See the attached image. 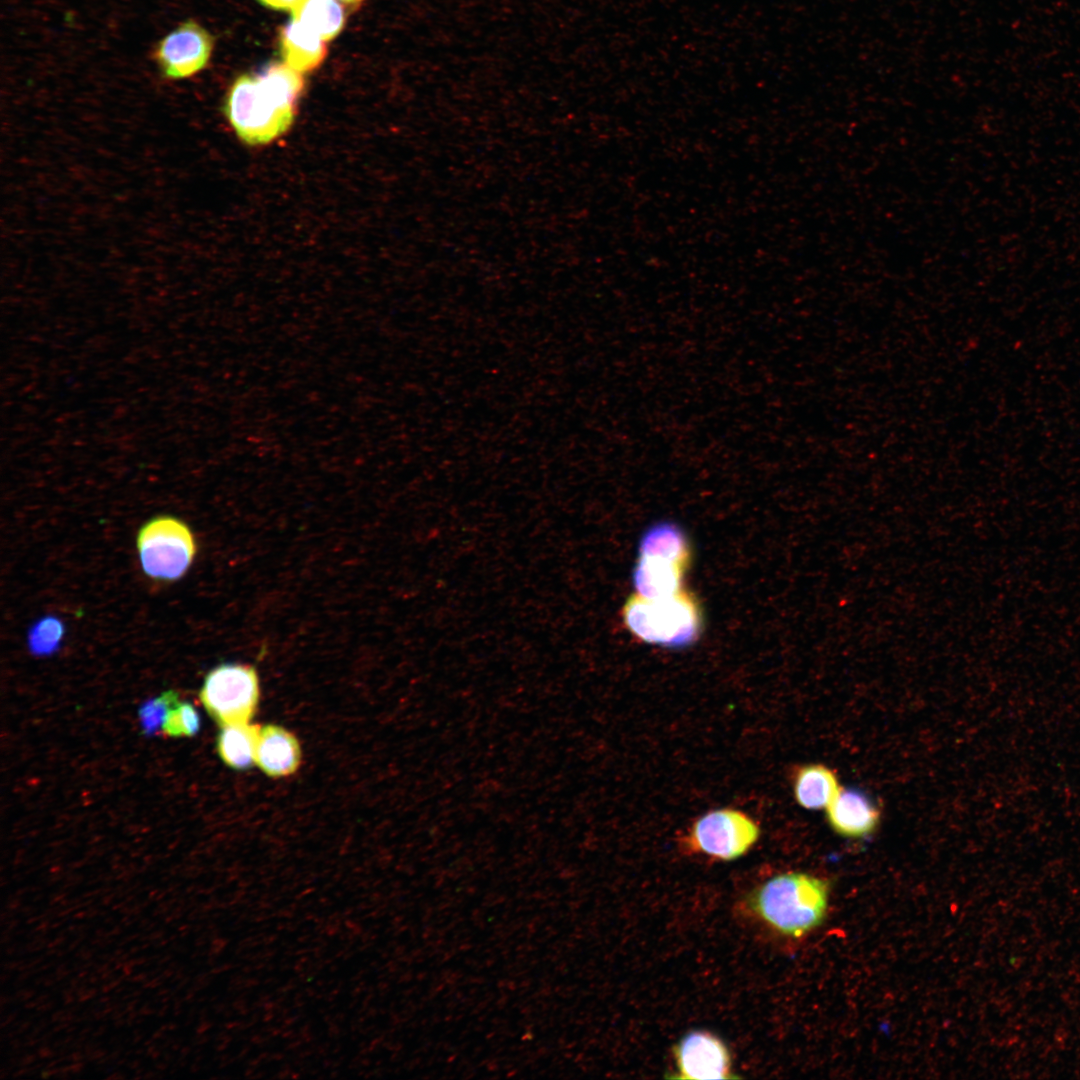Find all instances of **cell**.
Listing matches in <instances>:
<instances>
[{
    "label": "cell",
    "mask_w": 1080,
    "mask_h": 1080,
    "mask_svg": "<svg viewBox=\"0 0 1080 1080\" xmlns=\"http://www.w3.org/2000/svg\"><path fill=\"white\" fill-rule=\"evenodd\" d=\"M760 828L745 812L733 808L711 810L697 818L679 837L687 853L732 861L745 855L758 841Z\"/></svg>",
    "instance_id": "4"
},
{
    "label": "cell",
    "mask_w": 1080,
    "mask_h": 1080,
    "mask_svg": "<svg viewBox=\"0 0 1080 1080\" xmlns=\"http://www.w3.org/2000/svg\"><path fill=\"white\" fill-rule=\"evenodd\" d=\"M790 778L795 801L807 810L826 808L841 789L837 775L823 764L798 765Z\"/></svg>",
    "instance_id": "11"
},
{
    "label": "cell",
    "mask_w": 1080,
    "mask_h": 1080,
    "mask_svg": "<svg viewBox=\"0 0 1080 1080\" xmlns=\"http://www.w3.org/2000/svg\"><path fill=\"white\" fill-rule=\"evenodd\" d=\"M338 1L343 2L345 4H350L351 5V4H357V3L361 2L362 0H338Z\"/></svg>",
    "instance_id": "21"
},
{
    "label": "cell",
    "mask_w": 1080,
    "mask_h": 1080,
    "mask_svg": "<svg viewBox=\"0 0 1080 1080\" xmlns=\"http://www.w3.org/2000/svg\"><path fill=\"white\" fill-rule=\"evenodd\" d=\"M686 564L663 556L640 554L633 574V582L639 595L660 598L678 593Z\"/></svg>",
    "instance_id": "13"
},
{
    "label": "cell",
    "mask_w": 1080,
    "mask_h": 1080,
    "mask_svg": "<svg viewBox=\"0 0 1080 1080\" xmlns=\"http://www.w3.org/2000/svg\"><path fill=\"white\" fill-rule=\"evenodd\" d=\"M830 886L826 879L803 873L779 874L751 896L755 913L779 933L794 938L819 927L828 911Z\"/></svg>",
    "instance_id": "2"
},
{
    "label": "cell",
    "mask_w": 1080,
    "mask_h": 1080,
    "mask_svg": "<svg viewBox=\"0 0 1080 1080\" xmlns=\"http://www.w3.org/2000/svg\"><path fill=\"white\" fill-rule=\"evenodd\" d=\"M260 696L259 679L254 667L245 664H221L205 677L200 700L210 716L221 726L249 722Z\"/></svg>",
    "instance_id": "6"
},
{
    "label": "cell",
    "mask_w": 1080,
    "mask_h": 1080,
    "mask_svg": "<svg viewBox=\"0 0 1080 1080\" xmlns=\"http://www.w3.org/2000/svg\"><path fill=\"white\" fill-rule=\"evenodd\" d=\"M179 696L173 691H165L142 704L138 710L139 721L144 735H153L160 728L172 707L178 704Z\"/></svg>",
    "instance_id": "18"
},
{
    "label": "cell",
    "mask_w": 1080,
    "mask_h": 1080,
    "mask_svg": "<svg viewBox=\"0 0 1080 1080\" xmlns=\"http://www.w3.org/2000/svg\"><path fill=\"white\" fill-rule=\"evenodd\" d=\"M213 35L194 19L179 23L152 48V61L168 81L189 79L203 71L214 50Z\"/></svg>",
    "instance_id": "7"
},
{
    "label": "cell",
    "mask_w": 1080,
    "mask_h": 1080,
    "mask_svg": "<svg viewBox=\"0 0 1080 1080\" xmlns=\"http://www.w3.org/2000/svg\"><path fill=\"white\" fill-rule=\"evenodd\" d=\"M279 47L284 62L301 73L317 68L327 54L325 41L292 19L281 28Z\"/></svg>",
    "instance_id": "12"
},
{
    "label": "cell",
    "mask_w": 1080,
    "mask_h": 1080,
    "mask_svg": "<svg viewBox=\"0 0 1080 1080\" xmlns=\"http://www.w3.org/2000/svg\"><path fill=\"white\" fill-rule=\"evenodd\" d=\"M137 549L146 575L157 580L175 581L190 567L196 543L185 523L171 516H159L139 530Z\"/></svg>",
    "instance_id": "5"
},
{
    "label": "cell",
    "mask_w": 1080,
    "mask_h": 1080,
    "mask_svg": "<svg viewBox=\"0 0 1080 1080\" xmlns=\"http://www.w3.org/2000/svg\"><path fill=\"white\" fill-rule=\"evenodd\" d=\"M826 809V820L841 837L866 838L879 826L881 812L878 804L858 788H841Z\"/></svg>",
    "instance_id": "9"
},
{
    "label": "cell",
    "mask_w": 1080,
    "mask_h": 1080,
    "mask_svg": "<svg viewBox=\"0 0 1080 1080\" xmlns=\"http://www.w3.org/2000/svg\"><path fill=\"white\" fill-rule=\"evenodd\" d=\"M199 729V714L188 702H179L172 707L162 726L163 733L170 737H191Z\"/></svg>",
    "instance_id": "19"
},
{
    "label": "cell",
    "mask_w": 1080,
    "mask_h": 1080,
    "mask_svg": "<svg viewBox=\"0 0 1080 1080\" xmlns=\"http://www.w3.org/2000/svg\"><path fill=\"white\" fill-rule=\"evenodd\" d=\"M675 1060L681 1079H726L731 1061L724 1043L706 1031L686 1034L675 1047Z\"/></svg>",
    "instance_id": "8"
},
{
    "label": "cell",
    "mask_w": 1080,
    "mask_h": 1080,
    "mask_svg": "<svg viewBox=\"0 0 1080 1080\" xmlns=\"http://www.w3.org/2000/svg\"><path fill=\"white\" fill-rule=\"evenodd\" d=\"M291 19L324 41L335 38L345 24L344 10L337 0H298L291 9Z\"/></svg>",
    "instance_id": "15"
},
{
    "label": "cell",
    "mask_w": 1080,
    "mask_h": 1080,
    "mask_svg": "<svg viewBox=\"0 0 1080 1080\" xmlns=\"http://www.w3.org/2000/svg\"><path fill=\"white\" fill-rule=\"evenodd\" d=\"M641 554L658 555L687 563L688 548L681 532L672 526L661 525L647 532L641 541Z\"/></svg>",
    "instance_id": "16"
},
{
    "label": "cell",
    "mask_w": 1080,
    "mask_h": 1080,
    "mask_svg": "<svg viewBox=\"0 0 1080 1080\" xmlns=\"http://www.w3.org/2000/svg\"><path fill=\"white\" fill-rule=\"evenodd\" d=\"M301 762V748L296 737L285 728L267 724L259 729L255 764L270 777L293 774Z\"/></svg>",
    "instance_id": "10"
},
{
    "label": "cell",
    "mask_w": 1080,
    "mask_h": 1080,
    "mask_svg": "<svg viewBox=\"0 0 1080 1080\" xmlns=\"http://www.w3.org/2000/svg\"><path fill=\"white\" fill-rule=\"evenodd\" d=\"M260 727L249 722L222 726L216 748L223 762L237 770L250 768L255 763V751Z\"/></svg>",
    "instance_id": "14"
},
{
    "label": "cell",
    "mask_w": 1080,
    "mask_h": 1080,
    "mask_svg": "<svg viewBox=\"0 0 1080 1080\" xmlns=\"http://www.w3.org/2000/svg\"><path fill=\"white\" fill-rule=\"evenodd\" d=\"M624 621L642 640L669 647L689 644L700 627L694 601L680 593L660 598L640 595L631 598L624 607Z\"/></svg>",
    "instance_id": "3"
},
{
    "label": "cell",
    "mask_w": 1080,
    "mask_h": 1080,
    "mask_svg": "<svg viewBox=\"0 0 1080 1080\" xmlns=\"http://www.w3.org/2000/svg\"><path fill=\"white\" fill-rule=\"evenodd\" d=\"M263 6L274 10H291L298 0H257Z\"/></svg>",
    "instance_id": "20"
},
{
    "label": "cell",
    "mask_w": 1080,
    "mask_h": 1080,
    "mask_svg": "<svg viewBox=\"0 0 1080 1080\" xmlns=\"http://www.w3.org/2000/svg\"><path fill=\"white\" fill-rule=\"evenodd\" d=\"M304 85L302 73L286 63L273 62L256 74H241L226 92L224 116L242 142L268 144L292 125Z\"/></svg>",
    "instance_id": "1"
},
{
    "label": "cell",
    "mask_w": 1080,
    "mask_h": 1080,
    "mask_svg": "<svg viewBox=\"0 0 1080 1080\" xmlns=\"http://www.w3.org/2000/svg\"><path fill=\"white\" fill-rule=\"evenodd\" d=\"M64 633V624L58 617L45 616L39 619L28 631L27 644L30 653L34 656L54 654L60 647Z\"/></svg>",
    "instance_id": "17"
}]
</instances>
